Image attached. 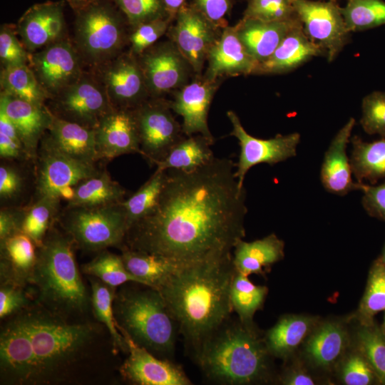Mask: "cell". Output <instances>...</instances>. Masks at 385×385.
Masks as SVG:
<instances>
[{
  "label": "cell",
  "instance_id": "62",
  "mask_svg": "<svg viewBox=\"0 0 385 385\" xmlns=\"http://www.w3.org/2000/svg\"><path fill=\"white\" fill-rule=\"evenodd\" d=\"M381 329L382 333L385 336V314H384V322H383V324L381 326Z\"/></svg>",
  "mask_w": 385,
  "mask_h": 385
},
{
  "label": "cell",
  "instance_id": "8",
  "mask_svg": "<svg viewBox=\"0 0 385 385\" xmlns=\"http://www.w3.org/2000/svg\"><path fill=\"white\" fill-rule=\"evenodd\" d=\"M121 202L93 207H67L58 220L78 247L101 252L125 241L128 225Z\"/></svg>",
  "mask_w": 385,
  "mask_h": 385
},
{
  "label": "cell",
  "instance_id": "55",
  "mask_svg": "<svg viewBox=\"0 0 385 385\" xmlns=\"http://www.w3.org/2000/svg\"><path fill=\"white\" fill-rule=\"evenodd\" d=\"M24 180L20 173L8 165L0 167V197L1 200H9L21 192Z\"/></svg>",
  "mask_w": 385,
  "mask_h": 385
},
{
  "label": "cell",
  "instance_id": "9",
  "mask_svg": "<svg viewBox=\"0 0 385 385\" xmlns=\"http://www.w3.org/2000/svg\"><path fill=\"white\" fill-rule=\"evenodd\" d=\"M36 159V200H72L75 187L100 171L95 165L77 160L42 138Z\"/></svg>",
  "mask_w": 385,
  "mask_h": 385
},
{
  "label": "cell",
  "instance_id": "57",
  "mask_svg": "<svg viewBox=\"0 0 385 385\" xmlns=\"http://www.w3.org/2000/svg\"><path fill=\"white\" fill-rule=\"evenodd\" d=\"M0 155L8 160L29 159L21 141L0 132Z\"/></svg>",
  "mask_w": 385,
  "mask_h": 385
},
{
  "label": "cell",
  "instance_id": "23",
  "mask_svg": "<svg viewBox=\"0 0 385 385\" xmlns=\"http://www.w3.org/2000/svg\"><path fill=\"white\" fill-rule=\"evenodd\" d=\"M0 111L16 127L29 159H36L38 145L53 120L49 108L1 91Z\"/></svg>",
  "mask_w": 385,
  "mask_h": 385
},
{
  "label": "cell",
  "instance_id": "50",
  "mask_svg": "<svg viewBox=\"0 0 385 385\" xmlns=\"http://www.w3.org/2000/svg\"><path fill=\"white\" fill-rule=\"evenodd\" d=\"M30 53L9 25H2L0 29V60L1 68L29 63Z\"/></svg>",
  "mask_w": 385,
  "mask_h": 385
},
{
  "label": "cell",
  "instance_id": "4",
  "mask_svg": "<svg viewBox=\"0 0 385 385\" xmlns=\"http://www.w3.org/2000/svg\"><path fill=\"white\" fill-rule=\"evenodd\" d=\"M71 236L53 226L41 246L31 285L37 293L36 304L68 318L82 314L91 305L73 253Z\"/></svg>",
  "mask_w": 385,
  "mask_h": 385
},
{
  "label": "cell",
  "instance_id": "39",
  "mask_svg": "<svg viewBox=\"0 0 385 385\" xmlns=\"http://www.w3.org/2000/svg\"><path fill=\"white\" fill-rule=\"evenodd\" d=\"M91 306L96 318L106 327L116 350L128 352V345L118 329L113 312L115 287H111L100 279H91Z\"/></svg>",
  "mask_w": 385,
  "mask_h": 385
},
{
  "label": "cell",
  "instance_id": "54",
  "mask_svg": "<svg viewBox=\"0 0 385 385\" xmlns=\"http://www.w3.org/2000/svg\"><path fill=\"white\" fill-rule=\"evenodd\" d=\"M192 4L218 29L227 26L232 0H194Z\"/></svg>",
  "mask_w": 385,
  "mask_h": 385
},
{
  "label": "cell",
  "instance_id": "31",
  "mask_svg": "<svg viewBox=\"0 0 385 385\" xmlns=\"http://www.w3.org/2000/svg\"><path fill=\"white\" fill-rule=\"evenodd\" d=\"M120 257L127 270L142 284L156 289L182 265L158 255L126 247Z\"/></svg>",
  "mask_w": 385,
  "mask_h": 385
},
{
  "label": "cell",
  "instance_id": "26",
  "mask_svg": "<svg viewBox=\"0 0 385 385\" xmlns=\"http://www.w3.org/2000/svg\"><path fill=\"white\" fill-rule=\"evenodd\" d=\"M324 51L304 33L300 21L285 36L273 53L259 63L254 74H280L292 71Z\"/></svg>",
  "mask_w": 385,
  "mask_h": 385
},
{
  "label": "cell",
  "instance_id": "15",
  "mask_svg": "<svg viewBox=\"0 0 385 385\" xmlns=\"http://www.w3.org/2000/svg\"><path fill=\"white\" fill-rule=\"evenodd\" d=\"M137 57L149 95L154 98L182 88L188 83L192 71L171 41L155 43Z\"/></svg>",
  "mask_w": 385,
  "mask_h": 385
},
{
  "label": "cell",
  "instance_id": "22",
  "mask_svg": "<svg viewBox=\"0 0 385 385\" xmlns=\"http://www.w3.org/2000/svg\"><path fill=\"white\" fill-rule=\"evenodd\" d=\"M31 360L29 337L23 319L18 313L1 330V382L28 384Z\"/></svg>",
  "mask_w": 385,
  "mask_h": 385
},
{
  "label": "cell",
  "instance_id": "59",
  "mask_svg": "<svg viewBox=\"0 0 385 385\" xmlns=\"http://www.w3.org/2000/svg\"><path fill=\"white\" fill-rule=\"evenodd\" d=\"M168 17L175 19L178 11L186 4V0H162Z\"/></svg>",
  "mask_w": 385,
  "mask_h": 385
},
{
  "label": "cell",
  "instance_id": "16",
  "mask_svg": "<svg viewBox=\"0 0 385 385\" xmlns=\"http://www.w3.org/2000/svg\"><path fill=\"white\" fill-rule=\"evenodd\" d=\"M81 62L76 46L63 38L30 53L29 65L51 99L81 77Z\"/></svg>",
  "mask_w": 385,
  "mask_h": 385
},
{
  "label": "cell",
  "instance_id": "29",
  "mask_svg": "<svg viewBox=\"0 0 385 385\" xmlns=\"http://www.w3.org/2000/svg\"><path fill=\"white\" fill-rule=\"evenodd\" d=\"M43 138L58 150L77 160L93 165L98 160L93 129L53 115Z\"/></svg>",
  "mask_w": 385,
  "mask_h": 385
},
{
  "label": "cell",
  "instance_id": "27",
  "mask_svg": "<svg viewBox=\"0 0 385 385\" xmlns=\"http://www.w3.org/2000/svg\"><path fill=\"white\" fill-rule=\"evenodd\" d=\"M0 243L1 283L31 285L37 257L34 241L19 231Z\"/></svg>",
  "mask_w": 385,
  "mask_h": 385
},
{
  "label": "cell",
  "instance_id": "43",
  "mask_svg": "<svg viewBox=\"0 0 385 385\" xmlns=\"http://www.w3.org/2000/svg\"><path fill=\"white\" fill-rule=\"evenodd\" d=\"M82 271L115 288L125 282L141 284L127 270L120 255L106 250L100 252L94 259L82 265Z\"/></svg>",
  "mask_w": 385,
  "mask_h": 385
},
{
  "label": "cell",
  "instance_id": "12",
  "mask_svg": "<svg viewBox=\"0 0 385 385\" xmlns=\"http://www.w3.org/2000/svg\"><path fill=\"white\" fill-rule=\"evenodd\" d=\"M295 10L307 36L333 61L350 39L337 1L295 0Z\"/></svg>",
  "mask_w": 385,
  "mask_h": 385
},
{
  "label": "cell",
  "instance_id": "40",
  "mask_svg": "<svg viewBox=\"0 0 385 385\" xmlns=\"http://www.w3.org/2000/svg\"><path fill=\"white\" fill-rule=\"evenodd\" d=\"M60 201L40 198L23 209L21 231L41 246L48 231L58 218Z\"/></svg>",
  "mask_w": 385,
  "mask_h": 385
},
{
  "label": "cell",
  "instance_id": "32",
  "mask_svg": "<svg viewBox=\"0 0 385 385\" xmlns=\"http://www.w3.org/2000/svg\"><path fill=\"white\" fill-rule=\"evenodd\" d=\"M314 322V318L302 315L279 319L264 338L269 354L282 359L289 356L304 339Z\"/></svg>",
  "mask_w": 385,
  "mask_h": 385
},
{
  "label": "cell",
  "instance_id": "17",
  "mask_svg": "<svg viewBox=\"0 0 385 385\" xmlns=\"http://www.w3.org/2000/svg\"><path fill=\"white\" fill-rule=\"evenodd\" d=\"M170 29L171 41L190 63L193 73L200 76L209 51L220 34L216 28L192 4L177 14Z\"/></svg>",
  "mask_w": 385,
  "mask_h": 385
},
{
  "label": "cell",
  "instance_id": "28",
  "mask_svg": "<svg viewBox=\"0 0 385 385\" xmlns=\"http://www.w3.org/2000/svg\"><path fill=\"white\" fill-rule=\"evenodd\" d=\"M299 21H264L242 19L235 26L237 34L257 65L268 58Z\"/></svg>",
  "mask_w": 385,
  "mask_h": 385
},
{
  "label": "cell",
  "instance_id": "14",
  "mask_svg": "<svg viewBox=\"0 0 385 385\" xmlns=\"http://www.w3.org/2000/svg\"><path fill=\"white\" fill-rule=\"evenodd\" d=\"M97 78L114 108L134 110L150 96L138 58L130 51L121 53L98 67Z\"/></svg>",
  "mask_w": 385,
  "mask_h": 385
},
{
  "label": "cell",
  "instance_id": "33",
  "mask_svg": "<svg viewBox=\"0 0 385 385\" xmlns=\"http://www.w3.org/2000/svg\"><path fill=\"white\" fill-rule=\"evenodd\" d=\"M350 163L354 177L359 183L376 184L385 180V137L373 141H364L358 135L351 137Z\"/></svg>",
  "mask_w": 385,
  "mask_h": 385
},
{
  "label": "cell",
  "instance_id": "10",
  "mask_svg": "<svg viewBox=\"0 0 385 385\" xmlns=\"http://www.w3.org/2000/svg\"><path fill=\"white\" fill-rule=\"evenodd\" d=\"M49 100L54 116L93 130L114 108L97 76L85 73Z\"/></svg>",
  "mask_w": 385,
  "mask_h": 385
},
{
  "label": "cell",
  "instance_id": "25",
  "mask_svg": "<svg viewBox=\"0 0 385 385\" xmlns=\"http://www.w3.org/2000/svg\"><path fill=\"white\" fill-rule=\"evenodd\" d=\"M355 119L350 118L332 138L326 150L320 170V180L329 193L344 196L360 190L361 183L354 182L346 148L350 142Z\"/></svg>",
  "mask_w": 385,
  "mask_h": 385
},
{
  "label": "cell",
  "instance_id": "19",
  "mask_svg": "<svg viewBox=\"0 0 385 385\" xmlns=\"http://www.w3.org/2000/svg\"><path fill=\"white\" fill-rule=\"evenodd\" d=\"M217 83L198 76L175 91L170 104L173 111L183 118L181 125L185 136L200 135L214 143L207 125V115Z\"/></svg>",
  "mask_w": 385,
  "mask_h": 385
},
{
  "label": "cell",
  "instance_id": "49",
  "mask_svg": "<svg viewBox=\"0 0 385 385\" xmlns=\"http://www.w3.org/2000/svg\"><path fill=\"white\" fill-rule=\"evenodd\" d=\"M361 111L360 123L364 131L385 137V92L374 91L366 96Z\"/></svg>",
  "mask_w": 385,
  "mask_h": 385
},
{
  "label": "cell",
  "instance_id": "24",
  "mask_svg": "<svg viewBox=\"0 0 385 385\" xmlns=\"http://www.w3.org/2000/svg\"><path fill=\"white\" fill-rule=\"evenodd\" d=\"M205 75L210 81L220 78L254 74L257 63L240 39L235 27L223 28L207 58Z\"/></svg>",
  "mask_w": 385,
  "mask_h": 385
},
{
  "label": "cell",
  "instance_id": "34",
  "mask_svg": "<svg viewBox=\"0 0 385 385\" xmlns=\"http://www.w3.org/2000/svg\"><path fill=\"white\" fill-rule=\"evenodd\" d=\"M125 190L113 180L106 170L86 178L75 187V193L68 207H100L124 200Z\"/></svg>",
  "mask_w": 385,
  "mask_h": 385
},
{
  "label": "cell",
  "instance_id": "36",
  "mask_svg": "<svg viewBox=\"0 0 385 385\" xmlns=\"http://www.w3.org/2000/svg\"><path fill=\"white\" fill-rule=\"evenodd\" d=\"M346 342L347 334L344 328L337 323L327 322L310 336L305 351L314 364L328 367L341 356Z\"/></svg>",
  "mask_w": 385,
  "mask_h": 385
},
{
  "label": "cell",
  "instance_id": "21",
  "mask_svg": "<svg viewBox=\"0 0 385 385\" xmlns=\"http://www.w3.org/2000/svg\"><path fill=\"white\" fill-rule=\"evenodd\" d=\"M16 31L30 53L65 38L61 4L47 1L34 5L20 18Z\"/></svg>",
  "mask_w": 385,
  "mask_h": 385
},
{
  "label": "cell",
  "instance_id": "47",
  "mask_svg": "<svg viewBox=\"0 0 385 385\" xmlns=\"http://www.w3.org/2000/svg\"><path fill=\"white\" fill-rule=\"evenodd\" d=\"M112 1L124 14L131 29L146 21L168 17L162 0Z\"/></svg>",
  "mask_w": 385,
  "mask_h": 385
},
{
  "label": "cell",
  "instance_id": "53",
  "mask_svg": "<svg viewBox=\"0 0 385 385\" xmlns=\"http://www.w3.org/2000/svg\"><path fill=\"white\" fill-rule=\"evenodd\" d=\"M360 190L363 192L361 204L365 211L385 222V182L378 185L361 183Z\"/></svg>",
  "mask_w": 385,
  "mask_h": 385
},
{
  "label": "cell",
  "instance_id": "56",
  "mask_svg": "<svg viewBox=\"0 0 385 385\" xmlns=\"http://www.w3.org/2000/svg\"><path fill=\"white\" fill-rule=\"evenodd\" d=\"M23 209L2 208L0 211V242L21 231Z\"/></svg>",
  "mask_w": 385,
  "mask_h": 385
},
{
  "label": "cell",
  "instance_id": "51",
  "mask_svg": "<svg viewBox=\"0 0 385 385\" xmlns=\"http://www.w3.org/2000/svg\"><path fill=\"white\" fill-rule=\"evenodd\" d=\"M341 371L342 379L347 385H369L378 381L371 366L359 351L346 359Z\"/></svg>",
  "mask_w": 385,
  "mask_h": 385
},
{
  "label": "cell",
  "instance_id": "48",
  "mask_svg": "<svg viewBox=\"0 0 385 385\" xmlns=\"http://www.w3.org/2000/svg\"><path fill=\"white\" fill-rule=\"evenodd\" d=\"M172 19L163 17L142 23L132 29L128 37L130 52L136 56L153 46L169 29Z\"/></svg>",
  "mask_w": 385,
  "mask_h": 385
},
{
  "label": "cell",
  "instance_id": "3",
  "mask_svg": "<svg viewBox=\"0 0 385 385\" xmlns=\"http://www.w3.org/2000/svg\"><path fill=\"white\" fill-rule=\"evenodd\" d=\"M32 356L28 384L60 381L83 357L96 334L94 324L70 322L37 304L19 312Z\"/></svg>",
  "mask_w": 385,
  "mask_h": 385
},
{
  "label": "cell",
  "instance_id": "1",
  "mask_svg": "<svg viewBox=\"0 0 385 385\" xmlns=\"http://www.w3.org/2000/svg\"><path fill=\"white\" fill-rule=\"evenodd\" d=\"M235 170L230 159L215 157L192 170H166L155 209L128 229L125 247L182 265L231 255L247 212Z\"/></svg>",
  "mask_w": 385,
  "mask_h": 385
},
{
  "label": "cell",
  "instance_id": "63",
  "mask_svg": "<svg viewBox=\"0 0 385 385\" xmlns=\"http://www.w3.org/2000/svg\"><path fill=\"white\" fill-rule=\"evenodd\" d=\"M327 1H338L339 0H327Z\"/></svg>",
  "mask_w": 385,
  "mask_h": 385
},
{
  "label": "cell",
  "instance_id": "6",
  "mask_svg": "<svg viewBox=\"0 0 385 385\" xmlns=\"http://www.w3.org/2000/svg\"><path fill=\"white\" fill-rule=\"evenodd\" d=\"M113 312L119 331L137 344L160 356L173 354L179 329L158 289H122L115 294Z\"/></svg>",
  "mask_w": 385,
  "mask_h": 385
},
{
  "label": "cell",
  "instance_id": "61",
  "mask_svg": "<svg viewBox=\"0 0 385 385\" xmlns=\"http://www.w3.org/2000/svg\"><path fill=\"white\" fill-rule=\"evenodd\" d=\"M381 259V260L384 262V264L385 265V245H384V247L383 248V251H382V254H381V256L379 257Z\"/></svg>",
  "mask_w": 385,
  "mask_h": 385
},
{
  "label": "cell",
  "instance_id": "11",
  "mask_svg": "<svg viewBox=\"0 0 385 385\" xmlns=\"http://www.w3.org/2000/svg\"><path fill=\"white\" fill-rule=\"evenodd\" d=\"M141 155L156 165L185 135L176 120L170 102L147 100L133 110Z\"/></svg>",
  "mask_w": 385,
  "mask_h": 385
},
{
  "label": "cell",
  "instance_id": "58",
  "mask_svg": "<svg viewBox=\"0 0 385 385\" xmlns=\"http://www.w3.org/2000/svg\"><path fill=\"white\" fill-rule=\"evenodd\" d=\"M282 382L287 385H312L315 384L311 376L304 371H293L289 374Z\"/></svg>",
  "mask_w": 385,
  "mask_h": 385
},
{
  "label": "cell",
  "instance_id": "52",
  "mask_svg": "<svg viewBox=\"0 0 385 385\" xmlns=\"http://www.w3.org/2000/svg\"><path fill=\"white\" fill-rule=\"evenodd\" d=\"M31 306V301L26 287L1 283L0 287V318L14 316Z\"/></svg>",
  "mask_w": 385,
  "mask_h": 385
},
{
  "label": "cell",
  "instance_id": "41",
  "mask_svg": "<svg viewBox=\"0 0 385 385\" xmlns=\"http://www.w3.org/2000/svg\"><path fill=\"white\" fill-rule=\"evenodd\" d=\"M166 178V171H155L152 176L121 204L125 209L128 229L155 209Z\"/></svg>",
  "mask_w": 385,
  "mask_h": 385
},
{
  "label": "cell",
  "instance_id": "37",
  "mask_svg": "<svg viewBox=\"0 0 385 385\" xmlns=\"http://www.w3.org/2000/svg\"><path fill=\"white\" fill-rule=\"evenodd\" d=\"M2 92L37 106H46L49 99L29 65H19L1 70Z\"/></svg>",
  "mask_w": 385,
  "mask_h": 385
},
{
  "label": "cell",
  "instance_id": "46",
  "mask_svg": "<svg viewBox=\"0 0 385 385\" xmlns=\"http://www.w3.org/2000/svg\"><path fill=\"white\" fill-rule=\"evenodd\" d=\"M295 0H248L242 19L288 21L298 19Z\"/></svg>",
  "mask_w": 385,
  "mask_h": 385
},
{
  "label": "cell",
  "instance_id": "44",
  "mask_svg": "<svg viewBox=\"0 0 385 385\" xmlns=\"http://www.w3.org/2000/svg\"><path fill=\"white\" fill-rule=\"evenodd\" d=\"M385 310V265L380 258L372 265L358 314L361 324L374 322V317Z\"/></svg>",
  "mask_w": 385,
  "mask_h": 385
},
{
  "label": "cell",
  "instance_id": "7",
  "mask_svg": "<svg viewBox=\"0 0 385 385\" xmlns=\"http://www.w3.org/2000/svg\"><path fill=\"white\" fill-rule=\"evenodd\" d=\"M78 9L74 46L82 61L98 68L121 53L127 36L120 14L103 0H90Z\"/></svg>",
  "mask_w": 385,
  "mask_h": 385
},
{
  "label": "cell",
  "instance_id": "20",
  "mask_svg": "<svg viewBox=\"0 0 385 385\" xmlns=\"http://www.w3.org/2000/svg\"><path fill=\"white\" fill-rule=\"evenodd\" d=\"M94 131L98 160L141 155L133 110L113 108L101 119Z\"/></svg>",
  "mask_w": 385,
  "mask_h": 385
},
{
  "label": "cell",
  "instance_id": "18",
  "mask_svg": "<svg viewBox=\"0 0 385 385\" xmlns=\"http://www.w3.org/2000/svg\"><path fill=\"white\" fill-rule=\"evenodd\" d=\"M127 345L128 356L120 368L127 381L140 385H190L191 381L178 365L158 359L145 348L137 344L120 332Z\"/></svg>",
  "mask_w": 385,
  "mask_h": 385
},
{
  "label": "cell",
  "instance_id": "42",
  "mask_svg": "<svg viewBox=\"0 0 385 385\" xmlns=\"http://www.w3.org/2000/svg\"><path fill=\"white\" fill-rule=\"evenodd\" d=\"M348 31L356 32L385 25V1L383 0H346L341 7Z\"/></svg>",
  "mask_w": 385,
  "mask_h": 385
},
{
  "label": "cell",
  "instance_id": "45",
  "mask_svg": "<svg viewBox=\"0 0 385 385\" xmlns=\"http://www.w3.org/2000/svg\"><path fill=\"white\" fill-rule=\"evenodd\" d=\"M359 351L374 370L378 382L385 384V336L374 322L361 324L356 334Z\"/></svg>",
  "mask_w": 385,
  "mask_h": 385
},
{
  "label": "cell",
  "instance_id": "60",
  "mask_svg": "<svg viewBox=\"0 0 385 385\" xmlns=\"http://www.w3.org/2000/svg\"><path fill=\"white\" fill-rule=\"evenodd\" d=\"M73 6L78 8L87 2H88L90 0H68Z\"/></svg>",
  "mask_w": 385,
  "mask_h": 385
},
{
  "label": "cell",
  "instance_id": "5",
  "mask_svg": "<svg viewBox=\"0 0 385 385\" xmlns=\"http://www.w3.org/2000/svg\"><path fill=\"white\" fill-rule=\"evenodd\" d=\"M230 319L204 342L195 358L205 376L215 383L257 382L265 378L268 369L270 354L264 339L257 335L253 327Z\"/></svg>",
  "mask_w": 385,
  "mask_h": 385
},
{
  "label": "cell",
  "instance_id": "2",
  "mask_svg": "<svg viewBox=\"0 0 385 385\" xmlns=\"http://www.w3.org/2000/svg\"><path fill=\"white\" fill-rule=\"evenodd\" d=\"M232 254L182 265L158 290L194 355L230 319Z\"/></svg>",
  "mask_w": 385,
  "mask_h": 385
},
{
  "label": "cell",
  "instance_id": "35",
  "mask_svg": "<svg viewBox=\"0 0 385 385\" xmlns=\"http://www.w3.org/2000/svg\"><path fill=\"white\" fill-rule=\"evenodd\" d=\"M211 145V142L200 135L185 136L157 163L156 171L172 169L190 171L200 168L215 158Z\"/></svg>",
  "mask_w": 385,
  "mask_h": 385
},
{
  "label": "cell",
  "instance_id": "30",
  "mask_svg": "<svg viewBox=\"0 0 385 385\" xmlns=\"http://www.w3.org/2000/svg\"><path fill=\"white\" fill-rule=\"evenodd\" d=\"M284 242L274 233L252 242L240 239L234 246L232 262L246 276L262 274L284 257Z\"/></svg>",
  "mask_w": 385,
  "mask_h": 385
},
{
  "label": "cell",
  "instance_id": "38",
  "mask_svg": "<svg viewBox=\"0 0 385 385\" xmlns=\"http://www.w3.org/2000/svg\"><path fill=\"white\" fill-rule=\"evenodd\" d=\"M268 289L253 284L246 276L235 270L230 286V302L233 311L244 325L252 327V319L266 298Z\"/></svg>",
  "mask_w": 385,
  "mask_h": 385
},
{
  "label": "cell",
  "instance_id": "13",
  "mask_svg": "<svg viewBox=\"0 0 385 385\" xmlns=\"http://www.w3.org/2000/svg\"><path fill=\"white\" fill-rule=\"evenodd\" d=\"M227 115L232 125L230 134L238 140L240 146L235 170V176L240 186H244L245 177L253 166L260 163L272 165L297 155L301 138L299 133L277 134L270 139L257 138L245 130L234 111H227Z\"/></svg>",
  "mask_w": 385,
  "mask_h": 385
}]
</instances>
